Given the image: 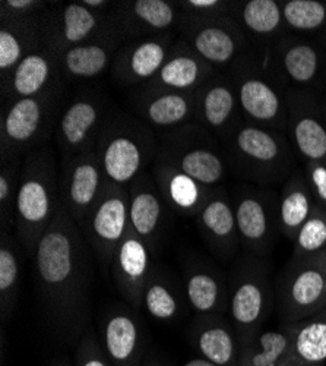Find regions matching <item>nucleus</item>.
Instances as JSON below:
<instances>
[{
	"mask_svg": "<svg viewBox=\"0 0 326 366\" xmlns=\"http://www.w3.org/2000/svg\"><path fill=\"white\" fill-rule=\"evenodd\" d=\"M33 258L40 299L53 328L68 339H81L91 318L93 251L62 204Z\"/></svg>",
	"mask_w": 326,
	"mask_h": 366,
	"instance_id": "1",
	"label": "nucleus"
},
{
	"mask_svg": "<svg viewBox=\"0 0 326 366\" xmlns=\"http://www.w3.org/2000/svg\"><path fill=\"white\" fill-rule=\"evenodd\" d=\"M58 207L61 194L56 156L53 147L47 144L25 154L16 197V239L29 255H34Z\"/></svg>",
	"mask_w": 326,
	"mask_h": 366,
	"instance_id": "2",
	"label": "nucleus"
},
{
	"mask_svg": "<svg viewBox=\"0 0 326 366\" xmlns=\"http://www.w3.org/2000/svg\"><path fill=\"white\" fill-rule=\"evenodd\" d=\"M225 162L245 180L270 188L294 173L295 154L285 134L243 120L224 141Z\"/></svg>",
	"mask_w": 326,
	"mask_h": 366,
	"instance_id": "3",
	"label": "nucleus"
},
{
	"mask_svg": "<svg viewBox=\"0 0 326 366\" xmlns=\"http://www.w3.org/2000/svg\"><path fill=\"white\" fill-rule=\"evenodd\" d=\"M158 144L150 125L123 112H108L96 144V154L107 180L129 183L153 166Z\"/></svg>",
	"mask_w": 326,
	"mask_h": 366,
	"instance_id": "4",
	"label": "nucleus"
},
{
	"mask_svg": "<svg viewBox=\"0 0 326 366\" xmlns=\"http://www.w3.org/2000/svg\"><path fill=\"white\" fill-rule=\"evenodd\" d=\"M63 107V79L36 97L4 104L0 119V162L25 157L29 151L47 145L50 137H54Z\"/></svg>",
	"mask_w": 326,
	"mask_h": 366,
	"instance_id": "5",
	"label": "nucleus"
},
{
	"mask_svg": "<svg viewBox=\"0 0 326 366\" xmlns=\"http://www.w3.org/2000/svg\"><path fill=\"white\" fill-rule=\"evenodd\" d=\"M228 286L230 321L243 347L263 331L275 308V290L266 259L250 254L237 259Z\"/></svg>",
	"mask_w": 326,
	"mask_h": 366,
	"instance_id": "6",
	"label": "nucleus"
},
{
	"mask_svg": "<svg viewBox=\"0 0 326 366\" xmlns=\"http://www.w3.org/2000/svg\"><path fill=\"white\" fill-rule=\"evenodd\" d=\"M156 160L182 170L206 188H218L227 173L217 137L196 122L167 131Z\"/></svg>",
	"mask_w": 326,
	"mask_h": 366,
	"instance_id": "7",
	"label": "nucleus"
},
{
	"mask_svg": "<svg viewBox=\"0 0 326 366\" xmlns=\"http://www.w3.org/2000/svg\"><path fill=\"white\" fill-rule=\"evenodd\" d=\"M326 285V251L291 257L274 286L282 324L303 321L322 311Z\"/></svg>",
	"mask_w": 326,
	"mask_h": 366,
	"instance_id": "8",
	"label": "nucleus"
},
{
	"mask_svg": "<svg viewBox=\"0 0 326 366\" xmlns=\"http://www.w3.org/2000/svg\"><path fill=\"white\" fill-rule=\"evenodd\" d=\"M233 81L246 122L287 135V100L278 81L249 54L234 65Z\"/></svg>",
	"mask_w": 326,
	"mask_h": 366,
	"instance_id": "9",
	"label": "nucleus"
},
{
	"mask_svg": "<svg viewBox=\"0 0 326 366\" xmlns=\"http://www.w3.org/2000/svg\"><path fill=\"white\" fill-rule=\"evenodd\" d=\"M179 24L183 31V41L215 69L234 66L249 53L250 40L230 15L182 12Z\"/></svg>",
	"mask_w": 326,
	"mask_h": 366,
	"instance_id": "10",
	"label": "nucleus"
},
{
	"mask_svg": "<svg viewBox=\"0 0 326 366\" xmlns=\"http://www.w3.org/2000/svg\"><path fill=\"white\" fill-rule=\"evenodd\" d=\"M81 230L101 269L110 274L114 254L131 232L128 188L107 180Z\"/></svg>",
	"mask_w": 326,
	"mask_h": 366,
	"instance_id": "11",
	"label": "nucleus"
},
{
	"mask_svg": "<svg viewBox=\"0 0 326 366\" xmlns=\"http://www.w3.org/2000/svg\"><path fill=\"white\" fill-rule=\"evenodd\" d=\"M278 198L272 189L242 185L235 189L233 205L242 247L248 254L266 259L275 243Z\"/></svg>",
	"mask_w": 326,
	"mask_h": 366,
	"instance_id": "12",
	"label": "nucleus"
},
{
	"mask_svg": "<svg viewBox=\"0 0 326 366\" xmlns=\"http://www.w3.org/2000/svg\"><path fill=\"white\" fill-rule=\"evenodd\" d=\"M108 12H96L82 2L58 4L43 15V47L61 60L72 47L114 33Z\"/></svg>",
	"mask_w": 326,
	"mask_h": 366,
	"instance_id": "13",
	"label": "nucleus"
},
{
	"mask_svg": "<svg viewBox=\"0 0 326 366\" xmlns=\"http://www.w3.org/2000/svg\"><path fill=\"white\" fill-rule=\"evenodd\" d=\"M106 183L107 177L96 149L62 160L58 174L61 204L79 227L101 197Z\"/></svg>",
	"mask_w": 326,
	"mask_h": 366,
	"instance_id": "14",
	"label": "nucleus"
},
{
	"mask_svg": "<svg viewBox=\"0 0 326 366\" xmlns=\"http://www.w3.org/2000/svg\"><path fill=\"white\" fill-rule=\"evenodd\" d=\"M287 134L297 156L306 163L326 162V124L320 100L309 89L285 91Z\"/></svg>",
	"mask_w": 326,
	"mask_h": 366,
	"instance_id": "15",
	"label": "nucleus"
},
{
	"mask_svg": "<svg viewBox=\"0 0 326 366\" xmlns=\"http://www.w3.org/2000/svg\"><path fill=\"white\" fill-rule=\"evenodd\" d=\"M107 113L106 97L98 93H82L65 104L54 131L63 159L96 149Z\"/></svg>",
	"mask_w": 326,
	"mask_h": 366,
	"instance_id": "16",
	"label": "nucleus"
},
{
	"mask_svg": "<svg viewBox=\"0 0 326 366\" xmlns=\"http://www.w3.org/2000/svg\"><path fill=\"white\" fill-rule=\"evenodd\" d=\"M108 15L123 41H135L168 33L182 12L168 0H122L113 4Z\"/></svg>",
	"mask_w": 326,
	"mask_h": 366,
	"instance_id": "17",
	"label": "nucleus"
},
{
	"mask_svg": "<svg viewBox=\"0 0 326 366\" xmlns=\"http://www.w3.org/2000/svg\"><path fill=\"white\" fill-rule=\"evenodd\" d=\"M272 68L278 72L275 79L290 82L294 88L313 86L326 78V54L313 43L285 36L270 47Z\"/></svg>",
	"mask_w": 326,
	"mask_h": 366,
	"instance_id": "18",
	"label": "nucleus"
},
{
	"mask_svg": "<svg viewBox=\"0 0 326 366\" xmlns=\"http://www.w3.org/2000/svg\"><path fill=\"white\" fill-rule=\"evenodd\" d=\"M245 120L234 81L215 75L196 91L195 122L224 141Z\"/></svg>",
	"mask_w": 326,
	"mask_h": 366,
	"instance_id": "19",
	"label": "nucleus"
},
{
	"mask_svg": "<svg viewBox=\"0 0 326 366\" xmlns=\"http://www.w3.org/2000/svg\"><path fill=\"white\" fill-rule=\"evenodd\" d=\"M173 44L171 31L129 41L116 54L113 76L126 86L148 84L163 68Z\"/></svg>",
	"mask_w": 326,
	"mask_h": 366,
	"instance_id": "20",
	"label": "nucleus"
},
{
	"mask_svg": "<svg viewBox=\"0 0 326 366\" xmlns=\"http://www.w3.org/2000/svg\"><path fill=\"white\" fill-rule=\"evenodd\" d=\"M128 191L131 229L151 252H156L165 226V208L168 205L150 170L133 179Z\"/></svg>",
	"mask_w": 326,
	"mask_h": 366,
	"instance_id": "21",
	"label": "nucleus"
},
{
	"mask_svg": "<svg viewBox=\"0 0 326 366\" xmlns=\"http://www.w3.org/2000/svg\"><path fill=\"white\" fill-rule=\"evenodd\" d=\"M206 245L220 261H231L242 247L233 199L217 188L195 217Z\"/></svg>",
	"mask_w": 326,
	"mask_h": 366,
	"instance_id": "22",
	"label": "nucleus"
},
{
	"mask_svg": "<svg viewBox=\"0 0 326 366\" xmlns=\"http://www.w3.org/2000/svg\"><path fill=\"white\" fill-rule=\"evenodd\" d=\"M151 254V249L131 229L111 262V279L133 310L142 308L143 290L154 269Z\"/></svg>",
	"mask_w": 326,
	"mask_h": 366,
	"instance_id": "23",
	"label": "nucleus"
},
{
	"mask_svg": "<svg viewBox=\"0 0 326 366\" xmlns=\"http://www.w3.org/2000/svg\"><path fill=\"white\" fill-rule=\"evenodd\" d=\"M61 79H63L61 60L46 47H41L28 54L5 78H0L2 102L6 104L19 99L36 97Z\"/></svg>",
	"mask_w": 326,
	"mask_h": 366,
	"instance_id": "24",
	"label": "nucleus"
},
{
	"mask_svg": "<svg viewBox=\"0 0 326 366\" xmlns=\"http://www.w3.org/2000/svg\"><path fill=\"white\" fill-rule=\"evenodd\" d=\"M215 75L217 69L198 56L186 41L180 40L173 44L160 72L143 88L190 93Z\"/></svg>",
	"mask_w": 326,
	"mask_h": 366,
	"instance_id": "25",
	"label": "nucleus"
},
{
	"mask_svg": "<svg viewBox=\"0 0 326 366\" xmlns=\"http://www.w3.org/2000/svg\"><path fill=\"white\" fill-rule=\"evenodd\" d=\"M101 345L113 366H141L145 337L131 310L116 307L107 312L101 324Z\"/></svg>",
	"mask_w": 326,
	"mask_h": 366,
	"instance_id": "26",
	"label": "nucleus"
},
{
	"mask_svg": "<svg viewBox=\"0 0 326 366\" xmlns=\"http://www.w3.org/2000/svg\"><path fill=\"white\" fill-rule=\"evenodd\" d=\"M198 91V89H196ZM196 91L146 89L138 96L136 112L146 125L171 131L196 119Z\"/></svg>",
	"mask_w": 326,
	"mask_h": 366,
	"instance_id": "27",
	"label": "nucleus"
},
{
	"mask_svg": "<svg viewBox=\"0 0 326 366\" xmlns=\"http://www.w3.org/2000/svg\"><path fill=\"white\" fill-rule=\"evenodd\" d=\"M41 16H16L0 12V78L43 47Z\"/></svg>",
	"mask_w": 326,
	"mask_h": 366,
	"instance_id": "28",
	"label": "nucleus"
},
{
	"mask_svg": "<svg viewBox=\"0 0 326 366\" xmlns=\"http://www.w3.org/2000/svg\"><path fill=\"white\" fill-rule=\"evenodd\" d=\"M151 174L165 204L185 217H196L217 188H206L182 170L154 160Z\"/></svg>",
	"mask_w": 326,
	"mask_h": 366,
	"instance_id": "29",
	"label": "nucleus"
},
{
	"mask_svg": "<svg viewBox=\"0 0 326 366\" xmlns=\"http://www.w3.org/2000/svg\"><path fill=\"white\" fill-rule=\"evenodd\" d=\"M185 292L198 315L224 314L228 310L230 286L225 274L214 264L192 262L185 274Z\"/></svg>",
	"mask_w": 326,
	"mask_h": 366,
	"instance_id": "30",
	"label": "nucleus"
},
{
	"mask_svg": "<svg viewBox=\"0 0 326 366\" xmlns=\"http://www.w3.org/2000/svg\"><path fill=\"white\" fill-rule=\"evenodd\" d=\"M123 39L117 31L72 47L61 57V74L66 81L94 79L113 66Z\"/></svg>",
	"mask_w": 326,
	"mask_h": 366,
	"instance_id": "31",
	"label": "nucleus"
},
{
	"mask_svg": "<svg viewBox=\"0 0 326 366\" xmlns=\"http://www.w3.org/2000/svg\"><path fill=\"white\" fill-rule=\"evenodd\" d=\"M193 343L202 359L215 366L239 365L240 345L231 321L221 314L199 315L193 331Z\"/></svg>",
	"mask_w": 326,
	"mask_h": 366,
	"instance_id": "32",
	"label": "nucleus"
},
{
	"mask_svg": "<svg viewBox=\"0 0 326 366\" xmlns=\"http://www.w3.org/2000/svg\"><path fill=\"white\" fill-rule=\"evenodd\" d=\"M230 16L242 26L249 40H258L268 47L290 34L284 22L281 2L275 0L231 2Z\"/></svg>",
	"mask_w": 326,
	"mask_h": 366,
	"instance_id": "33",
	"label": "nucleus"
},
{
	"mask_svg": "<svg viewBox=\"0 0 326 366\" xmlns=\"http://www.w3.org/2000/svg\"><path fill=\"white\" fill-rule=\"evenodd\" d=\"M294 334L295 322L262 331L240 347L237 366H305L294 353Z\"/></svg>",
	"mask_w": 326,
	"mask_h": 366,
	"instance_id": "34",
	"label": "nucleus"
},
{
	"mask_svg": "<svg viewBox=\"0 0 326 366\" xmlns=\"http://www.w3.org/2000/svg\"><path fill=\"white\" fill-rule=\"evenodd\" d=\"M316 199L309 187L305 172L294 170L282 185L278 198L280 233L294 242L302 226L316 207Z\"/></svg>",
	"mask_w": 326,
	"mask_h": 366,
	"instance_id": "35",
	"label": "nucleus"
},
{
	"mask_svg": "<svg viewBox=\"0 0 326 366\" xmlns=\"http://www.w3.org/2000/svg\"><path fill=\"white\" fill-rule=\"evenodd\" d=\"M19 243L12 233H0V315L4 324L11 320L19 293Z\"/></svg>",
	"mask_w": 326,
	"mask_h": 366,
	"instance_id": "36",
	"label": "nucleus"
},
{
	"mask_svg": "<svg viewBox=\"0 0 326 366\" xmlns=\"http://www.w3.org/2000/svg\"><path fill=\"white\" fill-rule=\"evenodd\" d=\"M294 353L305 366H323L326 362V308L295 322Z\"/></svg>",
	"mask_w": 326,
	"mask_h": 366,
	"instance_id": "37",
	"label": "nucleus"
},
{
	"mask_svg": "<svg viewBox=\"0 0 326 366\" xmlns=\"http://www.w3.org/2000/svg\"><path fill=\"white\" fill-rule=\"evenodd\" d=\"M142 308L158 321L175 320L182 311L179 293L164 274L156 268L145 286Z\"/></svg>",
	"mask_w": 326,
	"mask_h": 366,
	"instance_id": "38",
	"label": "nucleus"
},
{
	"mask_svg": "<svg viewBox=\"0 0 326 366\" xmlns=\"http://www.w3.org/2000/svg\"><path fill=\"white\" fill-rule=\"evenodd\" d=\"M288 33H315L326 29V0L281 2Z\"/></svg>",
	"mask_w": 326,
	"mask_h": 366,
	"instance_id": "39",
	"label": "nucleus"
},
{
	"mask_svg": "<svg viewBox=\"0 0 326 366\" xmlns=\"http://www.w3.org/2000/svg\"><path fill=\"white\" fill-rule=\"evenodd\" d=\"M24 157L0 162V233L15 229L16 197L21 182Z\"/></svg>",
	"mask_w": 326,
	"mask_h": 366,
	"instance_id": "40",
	"label": "nucleus"
},
{
	"mask_svg": "<svg viewBox=\"0 0 326 366\" xmlns=\"http://www.w3.org/2000/svg\"><path fill=\"white\" fill-rule=\"evenodd\" d=\"M326 251V208L316 205L294 239L292 257H309Z\"/></svg>",
	"mask_w": 326,
	"mask_h": 366,
	"instance_id": "41",
	"label": "nucleus"
},
{
	"mask_svg": "<svg viewBox=\"0 0 326 366\" xmlns=\"http://www.w3.org/2000/svg\"><path fill=\"white\" fill-rule=\"evenodd\" d=\"M76 366H113L94 331L88 330L79 339Z\"/></svg>",
	"mask_w": 326,
	"mask_h": 366,
	"instance_id": "42",
	"label": "nucleus"
},
{
	"mask_svg": "<svg viewBox=\"0 0 326 366\" xmlns=\"http://www.w3.org/2000/svg\"><path fill=\"white\" fill-rule=\"evenodd\" d=\"M305 174L316 204L326 208V162L306 163Z\"/></svg>",
	"mask_w": 326,
	"mask_h": 366,
	"instance_id": "43",
	"label": "nucleus"
},
{
	"mask_svg": "<svg viewBox=\"0 0 326 366\" xmlns=\"http://www.w3.org/2000/svg\"><path fill=\"white\" fill-rule=\"evenodd\" d=\"M231 2H220V0H186L177 2L182 12L193 15H230Z\"/></svg>",
	"mask_w": 326,
	"mask_h": 366,
	"instance_id": "44",
	"label": "nucleus"
},
{
	"mask_svg": "<svg viewBox=\"0 0 326 366\" xmlns=\"http://www.w3.org/2000/svg\"><path fill=\"white\" fill-rule=\"evenodd\" d=\"M47 4L39 0H2L0 12L16 16H41L47 12Z\"/></svg>",
	"mask_w": 326,
	"mask_h": 366,
	"instance_id": "45",
	"label": "nucleus"
},
{
	"mask_svg": "<svg viewBox=\"0 0 326 366\" xmlns=\"http://www.w3.org/2000/svg\"><path fill=\"white\" fill-rule=\"evenodd\" d=\"M183 366H215V365L211 363V362H208V360L202 359V357H196V359L189 360V362H188L186 365H183Z\"/></svg>",
	"mask_w": 326,
	"mask_h": 366,
	"instance_id": "46",
	"label": "nucleus"
},
{
	"mask_svg": "<svg viewBox=\"0 0 326 366\" xmlns=\"http://www.w3.org/2000/svg\"><path fill=\"white\" fill-rule=\"evenodd\" d=\"M320 39H322V43H323L325 47H326V29H323V31H320Z\"/></svg>",
	"mask_w": 326,
	"mask_h": 366,
	"instance_id": "47",
	"label": "nucleus"
},
{
	"mask_svg": "<svg viewBox=\"0 0 326 366\" xmlns=\"http://www.w3.org/2000/svg\"><path fill=\"white\" fill-rule=\"evenodd\" d=\"M322 109H323V116H325V124H326V104H325V103L322 104Z\"/></svg>",
	"mask_w": 326,
	"mask_h": 366,
	"instance_id": "48",
	"label": "nucleus"
},
{
	"mask_svg": "<svg viewBox=\"0 0 326 366\" xmlns=\"http://www.w3.org/2000/svg\"><path fill=\"white\" fill-rule=\"evenodd\" d=\"M326 308V285H325V299H323V308L322 310H325Z\"/></svg>",
	"mask_w": 326,
	"mask_h": 366,
	"instance_id": "49",
	"label": "nucleus"
},
{
	"mask_svg": "<svg viewBox=\"0 0 326 366\" xmlns=\"http://www.w3.org/2000/svg\"><path fill=\"white\" fill-rule=\"evenodd\" d=\"M53 366H69V365H65V363H56V365H53Z\"/></svg>",
	"mask_w": 326,
	"mask_h": 366,
	"instance_id": "50",
	"label": "nucleus"
}]
</instances>
